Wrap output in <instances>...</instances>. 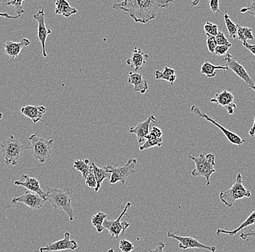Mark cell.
Returning <instances> with one entry per match:
<instances>
[{
	"label": "cell",
	"instance_id": "6da1fadb",
	"mask_svg": "<svg viewBox=\"0 0 255 252\" xmlns=\"http://www.w3.org/2000/svg\"><path fill=\"white\" fill-rule=\"evenodd\" d=\"M170 0H126L113 4V8L128 12L135 23H145L155 18L159 9L166 8Z\"/></svg>",
	"mask_w": 255,
	"mask_h": 252
},
{
	"label": "cell",
	"instance_id": "7a4b0ae2",
	"mask_svg": "<svg viewBox=\"0 0 255 252\" xmlns=\"http://www.w3.org/2000/svg\"><path fill=\"white\" fill-rule=\"evenodd\" d=\"M72 192L73 190L69 188L59 189L57 188L48 190L47 192V202L52 204L55 210H62L65 212L71 222L76 220L71 206V199L70 198Z\"/></svg>",
	"mask_w": 255,
	"mask_h": 252
},
{
	"label": "cell",
	"instance_id": "3957f363",
	"mask_svg": "<svg viewBox=\"0 0 255 252\" xmlns=\"http://www.w3.org/2000/svg\"><path fill=\"white\" fill-rule=\"evenodd\" d=\"M0 148L4 163L7 166H15L21 159L25 150L30 149V147H25L16 139L13 135L1 142Z\"/></svg>",
	"mask_w": 255,
	"mask_h": 252
},
{
	"label": "cell",
	"instance_id": "277c9868",
	"mask_svg": "<svg viewBox=\"0 0 255 252\" xmlns=\"http://www.w3.org/2000/svg\"><path fill=\"white\" fill-rule=\"evenodd\" d=\"M189 159L195 164V168L191 172V176L194 178L203 177L206 180L207 186H210V177L215 173V156L213 154L204 155L201 154L197 157L189 156Z\"/></svg>",
	"mask_w": 255,
	"mask_h": 252
},
{
	"label": "cell",
	"instance_id": "5b68a950",
	"mask_svg": "<svg viewBox=\"0 0 255 252\" xmlns=\"http://www.w3.org/2000/svg\"><path fill=\"white\" fill-rule=\"evenodd\" d=\"M251 196V192L244 186L241 173L237 175L231 188L221 191L219 195L221 202L229 208L233 207L236 201L240 200L244 198H250Z\"/></svg>",
	"mask_w": 255,
	"mask_h": 252
},
{
	"label": "cell",
	"instance_id": "8992f818",
	"mask_svg": "<svg viewBox=\"0 0 255 252\" xmlns=\"http://www.w3.org/2000/svg\"><path fill=\"white\" fill-rule=\"evenodd\" d=\"M28 140L31 144L30 146L31 156L35 160L43 164L50 159L54 143L52 139L47 140L38 136L36 133H33L28 137Z\"/></svg>",
	"mask_w": 255,
	"mask_h": 252
},
{
	"label": "cell",
	"instance_id": "52a82bcc",
	"mask_svg": "<svg viewBox=\"0 0 255 252\" xmlns=\"http://www.w3.org/2000/svg\"><path fill=\"white\" fill-rule=\"evenodd\" d=\"M136 164V159L132 158L128 161L126 165L121 166V167L108 165L105 167L108 172L111 175L110 183L116 184L117 183H121L122 185L125 184L128 178L131 174L134 173V169Z\"/></svg>",
	"mask_w": 255,
	"mask_h": 252
},
{
	"label": "cell",
	"instance_id": "ba28073f",
	"mask_svg": "<svg viewBox=\"0 0 255 252\" xmlns=\"http://www.w3.org/2000/svg\"><path fill=\"white\" fill-rule=\"evenodd\" d=\"M130 207H131V203L128 202L127 205L124 207V210L121 212V215H119L117 219L115 220H108L106 219L104 222V228H105V229L108 230L111 237L119 239L120 235L122 234L123 233L125 232L128 228H129V226H130V223H128L127 221L121 222V219H122L123 217L127 215V211Z\"/></svg>",
	"mask_w": 255,
	"mask_h": 252
},
{
	"label": "cell",
	"instance_id": "9c48e42d",
	"mask_svg": "<svg viewBox=\"0 0 255 252\" xmlns=\"http://www.w3.org/2000/svg\"><path fill=\"white\" fill-rule=\"evenodd\" d=\"M47 4V1L44 3L42 9H39L37 13L35 14L33 16V19L36 20L38 23V40L42 47V56L44 58H46L48 56L47 50H46V41H47L48 36L52 33V30L47 28L46 25L44 9H45Z\"/></svg>",
	"mask_w": 255,
	"mask_h": 252
},
{
	"label": "cell",
	"instance_id": "30bf717a",
	"mask_svg": "<svg viewBox=\"0 0 255 252\" xmlns=\"http://www.w3.org/2000/svg\"><path fill=\"white\" fill-rule=\"evenodd\" d=\"M167 236L170 239H175L179 242L178 248L183 250H190V249H199V250H209L211 252L216 251V247H209L199 242L197 239L190 236H182L177 235L176 233L169 231L167 233Z\"/></svg>",
	"mask_w": 255,
	"mask_h": 252
},
{
	"label": "cell",
	"instance_id": "8fae6325",
	"mask_svg": "<svg viewBox=\"0 0 255 252\" xmlns=\"http://www.w3.org/2000/svg\"><path fill=\"white\" fill-rule=\"evenodd\" d=\"M191 111L193 113V114L197 115V116L199 118H202V119H205V120L207 121V122H211L212 124H214V125L216 126V127H218L219 130H221V132L224 134L226 138H227V140H229V142L231 143V144L235 145V146H242L244 143H245V140H243L242 138L239 136L237 134L234 133V132H231V131L228 130L227 129L225 128L224 127H223L221 124H218L216 121H215L214 119H212L210 116H209L208 115L205 114V113L202 112L201 111L200 108H198V107L196 106H192L191 107Z\"/></svg>",
	"mask_w": 255,
	"mask_h": 252
},
{
	"label": "cell",
	"instance_id": "7c38bea8",
	"mask_svg": "<svg viewBox=\"0 0 255 252\" xmlns=\"http://www.w3.org/2000/svg\"><path fill=\"white\" fill-rule=\"evenodd\" d=\"M222 62L226 63V66L229 69L232 70L236 73L237 76H238L240 79L245 81V83L249 86L250 89L253 90L255 92V84L253 79H252L251 76H250L246 69L242 66L239 62L237 61V59L234 58L231 56L230 54L228 53L224 58L223 59Z\"/></svg>",
	"mask_w": 255,
	"mask_h": 252
},
{
	"label": "cell",
	"instance_id": "4fadbf2b",
	"mask_svg": "<svg viewBox=\"0 0 255 252\" xmlns=\"http://www.w3.org/2000/svg\"><path fill=\"white\" fill-rule=\"evenodd\" d=\"M79 247L77 242L75 240H71L70 233L65 232L63 239L54 242V243L47 244L44 247L39 249L40 252H63L67 250L74 251Z\"/></svg>",
	"mask_w": 255,
	"mask_h": 252
},
{
	"label": "cell",
	"instance_id": "5bb4252c",
	"mask_svg": "<svg viewBox=\"0 0 255 252\" xmlns=\"http://www.w3.org/2000/svg\"><path fill=\"white\" fill-rule=\"evenodd\" d=\"M47 201L43 199L41 196L31 191H26L25 194L20 196H15L11 200V204L15 205L17 204H25L31 210H39Z\"/></svg>",
	"mask_w": 255,
	"mask_h": 252
},
{
	"label": "cell",
	"instance_id": "9a60e30c",
	"mask_svg": "<svg viewBox=\"0 0 255 252\" xmlns=\"http://www.w3.org/2000/svg\"><path fill=\"white\" fill-rule=\"evenodd\" d=\"M14 184L17 186L26 188L28 191L38 194L43 199L47 201V193L41 189L39 180H36V178H31L28 175H22L20 180H16Z\"/></svg>",
	"mask_w": 255,
	"mask_h": 252
},
{
	"label": "cell",
	"instance_id": "2e32d148",
	"mask_svg": "<svg viewBox=\"0 0 255 252\" xmlns=\"http://www.w3.org/2000/svg\"><path fill=\"white\" fill-rule=\"evenodd\" d=\"M210 102L223 107L230 115L234 114V109L237 108V105L234 103V95L228 90L215 94L214 98H212Z\"/></svg>",
	"mask_w": 255,
	"mask_h": 252
},
{
	"label": "cell",
	"instance_id": "e0dca14e",
	"mask_svg": "<svg viewBox=\"0 0 255 252\" xmlns=\"http://www.w3.org/2000/svg\"><path fill=\"white\" fill-rule=\"evenodd\" d=\"M156 122L157 119L153 115H150L144 122L139 123L135 127H130L129 129V132L135 135L138 143H143L146 141V138L149 136L151 123Z\"/></svg>",
	"mask_w": 255,
	"mask_h": 252
},
{
	"label": "cell",
	"instance_id": "ac0fdd59",
	"mask_svg": "<svg viewBox=\"0 0 255 252\" xmlns=\"http://www.w3.org/2000/svg\"><path fill=\"white\" fill-rule=\"evenodd\" d=\"M31 44V41L26 38H23L19 42L8 41L4 43V52L6 55H7L11 60L16 58L19 55L23 47Z\"/></svg>",
	"mask_w": 255,
	"mask_h": 252
},
{
	"label": "cell",
	"instance_id": "d6986e66",
	"mask_svg": "<svg viewBox=\"0 0 255 252\" xmlns=\"http://www.w3.org/2000/svg\"><path fill=\"white\" fill-rule=\"evenodd\" d=\"M46 111H47V109L44 106L28 105V106H24L20 109V113L25 117L31 119L33 123L36 124L40 121L43 122L41 118H42L43 115L45 114Z\"/></svg>",
	"mask_w": 255,
	"mask_h": 252
},
{
	"label": "cell",
	"instance_id": "ffe728a7",
	"mask_svg": "<svg viewBox=\"0 0 255 252\" xmlns=\"http://www.w3.org/2000/svg\"><path fill=\"white\" fill-rule=\"evenodd\" d=\"M149 59V55L144 53L141 49L138 48L135 46L134 49L132 52V56L127 60V64L129 66L134 68L135 71H138L142 68L143 65L146 63V60Z\"/></svg>",
	"mask_w": 255,
	"mask_h": 252
},
{
	"label": "cell",
	"instance_id": "44dd1931",
	"mask_svg": "<svg viewBox=\"0 0 255 252\" xmlns=\"http://www.w3.org/2000/svg\"><path fill=\"white\" fill-rule=\"evenodd\" d=\"M128 83L133 86V91L135 92H140L141 95L146 93L149 86L147 81L143 79L142 75L138 73H129Z\"/></svg>",
	"mask_w": 255,
	"mask_h": 252
},
{
	"label": "cell",
	"instance_id": "7402d4cb",
	"mask_svg": "<svg viewBox=\"0 0 255 252\" xmlns=\"http://www.w3.org/2000/svg\"><path fill=\"white\" fill-rule=\"evenodd\" d=\"M253 225H255V210L254 212H253L250 214V216H249L248 218H247V219L239 226L238 228H236V229L232 230V231L218 229L216 231V234L217 236L228 235L232 237V236L237 235V234H238V232L242 231V230L245 229V228L249 227V226H253Z\"/></svg>",
	"mask_w": 255,
	"mask_h": 252
},
{
	"label": "cell",
	"instance_id": "603a6c76",
	"mask_svg": "<svg viewBox=\"0 0 255 252\" xmlns=\"http://www.w3.org/2000/svg\"><path fill=\"white\" fill-rule=\"evenodd\" d=\"M77 9L72 7L69 2L65 0H57L55 2V13L63 17H70L77 13Z\"/></svg>",
	"mask_w": 255,
	"mask_h": 252
},
{
	"label": "cell",
	"instance_id": "cb8c5ba5",
	"mask_svg": "<svg viewBox=\"0 0 255 252\" xmlns=\"http://www.w3.org/2000/svg\"><path fill=\"white\" fill-rule=\"evenodd\" d=\"M92 166L96 181H97V188L95 189V192L97 193L101 188L104 180L107 178H111V175L108 172L106 167L100 168V167H97L94 162L92 163Z\"/></svg>",
	"mask_w": 255,
	"mask_h": 252
},
{
	"label": "cell",
	"instance_id": "d4e9b609",
	"mask_svg": "<svg viewBox=\"0 0 255 252\" xmlns=\"http://www.w3.org/2000/svg\"><path fill=\"white\" fill-rule=\"evenodd\" d=\"M154 78L157 80H165L168 81L171 85L174 84L176 80L177 76L175 71L173 68L165 66L162 71L159 70H156L154 72Z\"/></svg>",
	"mask_w": 255,
	"mask_h": 252
},
{
	"label": "cell",
	"instance_id": "484cf974",
	"mask_svg": "<svg viewBox=\"0 0 255 252\" xmlns=\"http://www.w3.org/2000/svg\"><path fill=\"white\" fill-rule=\"evenodd\" d=\"M223 70L226 71L229 69L226 65H215L209 62H205L201 67L200 72L202 74L206 75L208 78H213L216 76V70Z\"/></svg>",
	"mask_w": 255,
	"mask_h": 252
},
{
	"label": "cell",
	"instance_id": "4316f807",
	"mask_svg": "<svg viewBox=\"0 0 255 252\" xmlns=\"http://www.w3.org/2000/svg\"><path fill=\"white\" fill-rule=\"evenodd\" d=\"M89 163L90 162L89 159H84V160L79 159L73 162V167L78 172H81L83 179L92 170V164H90Z\"/></svg>",
	"mask_w": 255,
	"mask_h": 252
},
{
	"label": "cell",
	"instance_id": "83f0119b",
	"mask_svg": "<svg viewBox=\"0 0 255 252\" xmlns=\"http://www.w3.org/2000/svg\"><path fill=\"white\" fill-rule=\"evenodd\" d=\"M108 218V215L104 213L103 212H99L92 216L91 223L93 225L94 227L95 228L96 231L98 234H101L103 232L105 228H104L103 224L105 220Z\"/></svg>",
	"mask_w": 255,
	"mask_h": 252
},
{
	"label": "cell",
	"instance_id": "f1b7e54d",
	"mask_svg": "<svg viewBox=\"0 0 255 252\" xmlns=\"http://www.w3.org/2000/svg\"><path fill=\"white\" fill-rule=\"evenodd\" d=\"M237 38L242 41L246 43L247 40H253L254 36L253 33V28L242 27L239 25L238 31H237Z\"/></svg>",
	"mask_w": 255,
	"mask_h": 252
},
{
	"label": "cell",
	"instance_id": "f546056e",
	"mask_svg": "<svg viewBox=\"0 0 255 252\" xmlns=\"http://www.w3.org/2000/svg\"><path fill=\"white\" fill-rule=\"evenodd\" d=\"M162 144V138H157L149 135L146 138V141L143 143V145L139 146L140 151L143 152L145 150L149 148H154V147H161Z\"/></svg>",
	"mask_w": 255,
	"mask_h": 252
},
{
	"label": "cell",
	"instance_id": "4dcf8cb0",
	"mask_svg": "<svg viewBox=\"0 0 255 252\" xmlns=\"http://www.w3.org/2000/svg\"><path fill=\"white\" fill-rule=\"evenodd\" d=\"M224 20L228 32L229 33V36L231 39H236V38H237V31H238L239 24H236L234 22H232L230 16L226 12L224 14Z\"/></svg>",
	"mask_w": 255,
	"mask_h": 252
},
{
	"label": "cell",
	"instance_id": "1f68e13d",
	"mask_svg": "<svg viewBox=\"0 0 255 252\" xmlns=\"http://www.w3.org/2000/svg\"><path fill=\"white\" fill-rule=\"evenodd\" d=\"M23 1H10L7 3V7H12L17 15H22L25 12L23 8Z\"/></svg>",
	"mask_w": 255,
	"mask_h": 252
},
{
	"label": "cell",
	"instance_id": "d6a6232c",
	"mask_svg": "<svg viewBox=\"0 0 255 252\" xmlns=\"http://www.w3.org/2000/svg\"><path fill=\"white\" fill-rule=\"evenodd\" d=\"M204 30H205L206 33L213 36H216L219 32L218 25L210 23V22H206V23L204 25Z\"/></svg>",
	"mask_w": 255,
	"mask_h": 252
},
{
	"label": "cell",
	"instance_id": "836d02e7",
	"mask_svg": "<svg viewBox=\"0 0 255 252\" xmlns=\"http://www.w3.org/2000/svg\"><path fill=\"white\" fill-rule=\"evenodd\" d=\"M119 249L122 252H131L134 250V246L129 241L123 239L120 242Z\"/></svg>",
	"mask_w": 255,
	"mask_h": 252
},
{
	"label": "cell",
	"instance_id": "e575fe53",
	"mask_svg": "<svg viewBox=\"0 0 255 252\" xmlns=\"http://www.w3.org/2000/svg\"><path fill=\"white\" fill-rule=\"evenodd\" d=\"M206 36L207 49L210 51V52L214 54L215 49L218 46L215 36H212V35L208 34V33H206Z\"/></svg>",
	"mask_w": 255,
	"mask_h": 252
},
{
	"label": "cell",
	"instance_id": "d590c367",
	"mask_svg": "<svg viewBox=\"0 0 255 252\" xmlns=\"http://www.w3.org/2000/svg\"><path fill=\"white\" fill-rule=\"evenodd\" d=\"M86 184L88 187L94 188H97V181H96L95 175L93 173V170H92L89 174L84 178Z\"/></svg>",
	"mask_w": 255,
	"mask_h": 252
},
{
	"label": "cell",
	"instance_id": "8d00e7d4",
	"mask_svg": "<svg viewBox=\"0 0 255 252\" xmlns=\"http://www.w3.org/2000/svg\"><path fill=\"white\" fill-rule=\"evenodd\" d=\"M232 47V44H228V45H221L217 46L216 48L215 49L214 54L215 55H226L228 54V51Z\"/></svg>",
	"mask_w": 255,
	"mask_h": 252
},
{
	"label": "cell",
	"instance_id": "74e56055",
	"mask_svg": "<svg viewBox=\"0 0 255 252\" xmlns=\"http://www.w3.org/2000/svg\"><path fill=\"white\" fill-rule=\"evenodd\" d=\"M241 13H250L253 14L255 16V0H252L248 2L247 7H243L240 9Z\"/></svg>",
	"mask_w": 255,
	"mask_h": 252
},
{
	"label": "cell",
	"instance_id": "f35d334b",
	"mask_svg": "<svg viewBox=\"0 0 255 252\" xmlns=\"http://www.w3.org/2000/svg\"><path fill=\"white\" fill-rule=\"evenodd\" d=\"M215 39H216L217 44H218V46L228 45V44H231L228 41L227 38L225 36L224 33L222 32V31L218 32V35L215 36Z\"/></svg>",
	"mask_w": 255,
	"mask_h": 252
},
{
	"label": "cell",
	"instance_id": "ab89813d",
	"mask_svg": "<svg viewBox=\"0 0 255 252\" xmlns=\"http://www.w3.org/2000/svg\"><path fill=\"white\" fill-rule=\"evenodd\" d=\"M149 135H151V136L154 137V138H162V130L157 127H154L151 128L150 132H149Z\"/></svg>",
	"mask_w": 255,
	"mask_h": 252
},
{
	"label": "cell",
	"instance_id": "60d3db41",
	"mask_svg": "<svg viewBox=\"0 0 255 252\" xmlns=\"http://www.w3.org/2000/svg\"><path fill=\"white\" fill-rule=\"evenodd\" d=\"M210 7L213 12L218 13L220 12L219 1L218 0H211L210 1Z\"/></svg>",
	"mask_w": 255,
	"mask_h": 252
},
{
	"label": "cell",
	"instance_id": "b9f144b4",
	"mask_svg": "<svg viewBox=\"0 0 255 252\" xmlns=\"http://www.w3.org/2000/svg\"><path fill=\"white\" fill-rule=\"evenodd\" d=\"M241 239L243 241H248L250 238H255V228L248 233H242L240 235Z\"/></svg>",
	"mask_w": 255,
	"mask_h": 252
},
{
	"label": "cell",
	"instance_id": "7bdbcfd3",
	"mask_svg": "<svg viewBox=\"0 0 255 252\" xmlns=\"http://www.w3.org/2000/svg\"><path fill=\"white\" fill-rule=\"evenodd\" d=\"M165 244L163 243V242H159L158 244H157V247L154 250H151L150 249H149V252H164V249H165Z\"/></svg>",
	"mask_w": 255,
	"mask_h": 252
},
{
	"label": "cell",
	"instance_id": "ee69618b",
	"mask_svg": "<svg viewBox=\"0 0 255 252\" xmlns=\"http://www.w3.org/2000/svg\"><path fill=\"white\" fill-rule=\"evenodd\" d=\"M243 47L248 49L249 51L253 54V55L255 57V44H250L249 43H244Z\"/></svg>",
	"mask_w": 255,
	"mask_h": 252
},
{
	"label": "cell",
	"instance_id": "f6af8a7d",
	"mask_svg": "<svg viewBox=\"0 0 255 252\" xmlns=\"http://www.w3.org/2000/svg\"><path fill=\"white\" fill-rule=\"evenodd\" d=\"M21 15H16V16H12V15H8L7 13H5V12H0V17H4V18L6 19H17L19 17H20Z\"/></svg>",
	"mask_w": 255,
	"mask_h": 252
},
{
	"label": "cell",
	"instance_id": "bcb514c9",
	"mask_svg": "<svg viewBox=\"0 0 255 252\" xmlns=\"http://www.w3.org/2000/svg\"><path fill=\"white\" fill-rule=\"evenodd\" d=\"M249 135H250V136L252 137V138H254L255 136V116L253 127H252V128L249 130Z\"/></svg>",
	"mask_w": 255,
	"mask_h": 252
},
{
	"label": "cell",
	"instance_id": "7dc6e473",
	"mask_svg": "<svg viewBox=\"0 0 255 252\" xmlns=\"http://www.w3.org/2000/svg\"><path fill=\"white\" fill-rule=\"evenodd\" d=\"M108 252H115L114 250L113 249H110L109 250H108Z\"/></svg>",
	"mask_w": 255,
	"mask_h": 252
},
{
	"label": "cell",
	"instance_id": "c3c4849f",
	"mask_svg": "<svg viewBox=\"0 0 255 252\" xmlns=\"http://www.w3.org/2000/svg\"><path fill=\"white\" fill-rule=\"evenodd\" d=\"M3 118V114L2 113H0V120Z\"/></svg>",
	"mask_w": 255,
	"mask_h": 252
},
{
	"label": "cell",
	"instance_id": "681fc988",
	"mask_svg": "<svg viewBox=\"0 0 255 252\" xmlns=\"http://www.w3.org/2000/svg\"><path fill=\"white\" fill-rule=\"evenodd\" d=\"M0 144H1V142H0Z\"/></svg>",
	"mask_w": 255,
	"mask_h": 252
},
{
	"label": "cell",
	"instance_id": "f907efd6",
	"mask_svg": "<svg viewBox=\"0 0 255 252\" xmlns=\"http://www.w3.org/2000/svg\"></svg>",
	"mask_w": 255,
	"mask_h": 252
}]
</instances>
